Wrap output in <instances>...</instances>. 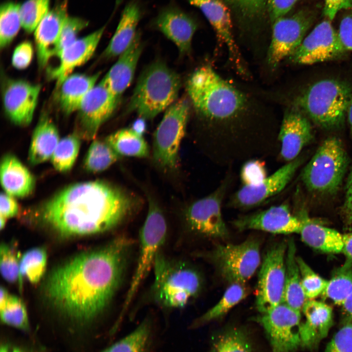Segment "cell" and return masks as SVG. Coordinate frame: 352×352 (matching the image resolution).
<instances>
[{
	"label": "cell",
	"mask_w": 352,
	"mask_h": 352,
	"mask_svg": "<svg viewBox=\"0 0 352 352\" xmlns=\"http://www.w3.org/2000/svg\"><path fill=\"white\" fill-rule=\"evenodd\" d=\"M133 244L132 239L120 236L56 268L45 287L51 305L80 323L102 315L121 285Z\"/></svg>",
	"instance_id": "obj_1"
},
{
	"label": "cell",
	"mask_w": 352,
	"mask_h": 352,
	"mask_svg": "<svg viewBox=\"0 0 352 352\" xmlns=\"http://www.w3.org/2000/svg\"><path fill=\"white\" fill-rule=\"evenodd\" d=\"M186 88L195 110L215 127L211 154L216 161L249 159L270 149V141L250 125L254 109L250 98L212 66L196 69L188 78Z\"/></svg>",
	"instance_id": "obj_2"
},
{
	"label": "cell",
	"mask_w": 352,
	"mask_h": 352,
	"mask_svg": "<svg viewBox=\"0 0 352 352\" xmlns=\"http://www.w3.org/2000/svg\"><path fill=\"white\" fill-rule=\"evenodd\" d=\"M140 203L132 193L97 180L66 187L45 202L40 213L44 222L60 234L91 235L117 227Z\"/></svg>",
	"instance_id": "obj_3"
},
{
	"label": "cell",
	"mask_w": 352,
	"mask_h": 352,
	"mask_svg": "<svg viewBox=\"0 0 352 352\" xmlns=\"http://www.w3.org/2000/svg\"><path fill=\"white\" fill-rule=\"evenodd\" d=\"M352 95L349 83L324 79L302 91L296 98L295 106L319 127L332 130L344 125Z\"/></svg>",
	"instance_id": "obj_4"
},
{
	"label": "cell",
	"mask_w": 352,
	"mask_h": 352,
	"mask_svg": "<svg viewBox=\"0 0 352 352\" xmlns=\"http://www.w3.org/2000/svg\"><path fill=\"white\" fill-rule=\"evenodd\" d=\"M181 87L180 75L160 61L147 66L140 75L127 106L140 118L150 120L175 103Z\"/></svg>",
	"instance_id": "obj_5"
},
{
	"label": "cell",
	"mask_w": 352,
	"mask_h": 352,
	"mask_svg": "<svg viewBox=\"0 0 352 352\" xmlns=\"http://www.w3.org/2000/svg\"><path fill=\"white\" fill-rule=\"evenodd\" d=\"M153 268L151 295L160 307L165 309L183 308L199 293L201 277L184 262L169 259L160 252Z\"/></svg>",
	"instance_id": "obj_6"
},
{
	"label": "cell",
	"mask_w": 352,
	"mask_h": 352,
	"mask_svg": "<svg viewBox=\"0 0 352 352\" xmlns=\"http://www.w3.org/2000/svg\"><path fill=\"white\" fill-rule=\"evenodd\" d=\"M148 210L139 232V249L135 269L125 300L118 315L121 324L139 288L154 264L167 236V225L164 214L156 200L147 195Z\"/></svg>",
	"instance_id": "obj_7"
},
{
	"label": "cell",
	"mask_w": 352,
	"mask_h": 352,
	"mask_svg": "<svg viewBox=\"0 0 352 352\" xmlns=\"http://www.w3.org/2000/svg\"><path fill=\"white\" fill-rule=\"evenodd\" d=\"M349 161L342 141L335 136L328 137L304 168L302 180L312 192L332 194L342 184Z\"/></svg>",
	"instance_id": "obj_8"
},
{
	"label": "cell",
	"mask_w": 352,
	"mask_h": 352,
	"mask_svg": "<svg viewBox=\"0 0 352 352\" xmlns=\"http://www.w3.org/2000/svg\"><path fill=\"white\" fill-rule=\"evenodd\" d=\"M190 101L178 99L168 108L153 136V157L162 170L175 171L179 166V153L190 116Z\"/></svg>",
	"instance_id": "obj_9"
},
{
	"label": "cell",
	"mask_w": 352,
	"mask_h": 352,
	"mask_svg": "<svg viewBox=\"0 0 352 352\" xmlns=\"http://www.w3.org/2000/svg\"><path fill=\"white\" fill-rule=\"evenodd\" d=\"M207 256L224 281L244 284L260 265V243L248 239L239 244H219Z\"/></svg>",
	"instance_id": "obj_10"
},
{
	"label": "cell",
	"mask_w": 352,
	"mask_h": 352,
	"mask_svg": "<svg viewBox=\"0 0 352 352\" xmlns=\"http://www.w3.org/2000/svg\"><path fill=\"white\" fill-rule=\"evenodd\" d=\"M287 242L274 243L267 250L260 270L256 306L266 312L283 302Z\"/></svg>",
	"instance_id": "obj_11"
},
{
	"label": "cell",
	"mask_w": 352,
	"mask_h": 352,
	"mask_svg": "<svg viewBox=\"0 0 352 352\" xmlns=\"http://www.w3.org/2000/svg\"><path fill=\"white\" fill-rule=\"evenodd\" d=\"M229 181L227 178L213 192L194 201L185 209V221L191 232L212 238L226 239L228 237L221 205Z\"/></svg>",
	"instance_id": "obj_12"
},
{
	"label": "cell",
	"mask_w": 352,
	"mask_h": 352,
	"mask_svg": "<svg viewBox=\"0 0 352 352\" xmlns=\"http://www.w3.org/2000/svg\"><path fill=\"white\" fill-rule=\"evenodd\" d=\"M252 321L263 329L273 352H294L301 346V312L283 302Z\"/></svg>",
	"instance_id": "obj_13"
},
{
	"label": "cell",
	"mask_w": 352,
	"mask_h": 352,
	"mask_svg": "<svg viewBox=\"0 0 352 352\" xmlns=\"http://www.w3.org/2000/svg\"><path fill=\"white\" fill-rule=\"evenodd\" d=\"M314 17L312 12L303 9L292 15L279 18L271 23V38L267 57L271 67H276L295 52L312 25Z\"/></svg>",
	"instance_id": "obj_14"
},
{
	"label": "cell",
	"mask_w": 352,
	"mask_h": 352,
	"mask_svg": "<svg viewBox=\"0 0 352 352\" xmlns=\"http://www.w3.org/2000/svg\"><path fill=\"white\" fill-rule=\"evenodd\" d=\"M347 51L327 19L314 27L289 58L294 63L308 65L340 58Z\"/></svg>",
	"instance_id": "obj_15"
},
{
	"label": "cell",
	"mask_w": 352,
	"mask_h": 352,
	"mask_svg": "<svg viewBox=\"0 0 352 352\" xmlns=\"http://www.w3.org/2000/svg\"><path fill=\"white\" fill-rule=\"evenodd\" d=\"M119 101L101 81L88 93L77 111L75 133L84 139H94L101 126L113 114Z\"/></svg>",
	"instance_id": "obj_16"
},
{
	"label": "cell",
	"mask_w": 352,
	"mask_h": 352,
	"mask_svg": "<svg viewBox=\"0 0 352 352\" xmlns=\"http://www.w3.org/2000/svg\"><path fill=\"white\" fill-rule=\"evenodd\" d=\"M303 160L297 157L288 162L262 182L255 185L243 186L230 198L228 206L249 209L281 192L289 183Z\"/></svg>",
	"instance_id": "obj_17"
},
{
	"label": "cell",
	"mask_w": 352,
	"mask_h": 352,
	"mask_svg": "<svg viewBox=\"0 0 352 352\" xmlns=\"http://www.w3.org/2000/svg\"><path fill=\"white\" fill-rule=\"evenodd\" d=\"M150 25L174 43L180 55L191 52L198 23L193 16L176 4L171 3L161 8Z\"/></svg>",
	"instance_id": "obj_18"
},
{
	"label": "cell",
	"mask_w": 352,
	"mask_h": 352,
	"mask_svg": "<svg viewBox=\"0 0 352 352\" xmlns=\"http://www.w3.org/2000/svg\"><path fill=\"white\" fill-rule=\"evenodd\" d=\"M41 86L22 80H7L2 90L5 112L16 125L27 126L31 122Z\"/></svg>",
	"instance_id": "obj_19"
},
{
	"label": "cell",
	"mask_w": 352,
	"mask_h": 352,
	"mask_svg": "<svg viewBox=\"0 0 352 352\" xmlns=\"http://www.w3.org/2000/svg\"><path fill=\"white\" fill-rule=\"evenodd\" d=\"M233 224L240 231L255 230L277 234L299 233L302 225L300 219L291 214L286 204L241 216L233 221Z\"/></svg>",
	"instance_id": "obj_20"
},
{
	"label": "cell",
	"mask_w": 352,
	"mask_h": 352,
	"mask_svg": "<svg viewBox=\"0 0 352 352\" xmlns=\"http://www.w3.org/2000/svg\"><path fill=\"white\" fill-rule=\"evenodd\" d=\"M198 8L214 28L220 43L227 48L230 58L239 73L245 74L241 54L235 41L230 12L227 5L220 0H188Z\"/></svg>",
	"instance_id": "obj_21"
},
{
	"label": "cell",
	"mask_w": 352,
	"mask_h": 352,
	"mask_svg": "<svg viewBox=\"0 0 352 352\" xmlns=\"http://www.w3.org/2000/svg\"><path fill=\"white\" fill-rule=\"evenodd\" d=\"M277 137L282 159L287 162L294 160L313 138L310 120L296 108L288 110L283 117Z\"/></svg>",
	"instance_id": "obj_22"
},
{
	"label": "cell",
	"mask_w": 352,
	"mask_h": 352,
	"mask_svg": "<svg viewBox=\"0 0 352 352\" xmlns=\"http://www.w3.org/2000/svg\"><path fill=\"white\" fill-rule=\"evenodd\" d=\"M106 26L83 38L78 39L64 48L57 55L59 65L49 70L50 78L56 81L59 88L74 69L86 63L93 55L103 36Z\"/></svg>",
	"instance_id": "obj_23"
},
{
	"label": "cell",
	"mask_w": 352,
	"mask_h": 352,
	"mask_svg": "<svg viewBox=\"0 0 352 352\" xmlns=\"http://www.w3.org/2000/svg\"><path fill=\"white\" fill-rule=\"evenodd\" d=\"M67 0L58 3L42 19L34 30L38 64L44 67L55 56L61 32L67 15Z\"/></svg>",
	"instance_id": "obj_24"
},
{
	"label": "cell",
	"mask_w": 352,
	"mask_h": 352,
	"mask_svg": "<svg viewBox=\"0 0 352 352\" xmlns=\"http://www.w3.org/2000/svg\"><path fill=\"white\" fill-rule=\"evenodd\" d=\"M302 311L305 321L300 324L301 346L313 350L327 336L332 326V309L323 302L310 299L306 301Z\"/></svg>",
	"instance_id": "obj_25"
},
{
	"label": "cell",
	"mask_w": 352,
	"mask_h": 352,
	"mask_svg": "<svg viewBox=\"0 0 352 352\" xmlns=\"http://www.w3.org/2000/svg\"><path fill=\"white\" fill-rule=\"evenodd\" d=\"M143 49L139 32L130 46L118 57L101 82L110 92L120 99L130 86Z\"/></svg>",
	"instance_id": "obj_26"
},
{
	"label": "cell",
	"mask_w": 352,
	"mask_h": 352,
	"mask_svg": "<svg viewBox=\"0 0 352 352\" xmlns=\"http://www.w3.org/2000/svg\"><path fill=\"white\" fill-rule=\"evenodd\" d=\"M162 332L150 315L102 352H159Z\"/></svg>",
	"instance_id": "obj_27"
},
{
	"label": "cell",
	"mask_w": 352,
	"mask_h": 352,
	"mask_svg": "<svg viewBox=\"0 0 352 352\" xmlns=\"http://www.w3.org/2000/svg\"><path fill=\"white\" fill-rule=\"evenodd\" d=\"M206 352H258V345L249 327L230 324L212 333Z\"/></svg>",
	"instance_id": "obj_28"
},
{
	"label": "cell",
	"mask_w": 352,
	"mask_h": 352,
	"mask_svg": "<svg viewBox=\"0 0 352 352\" xmlns=\"http://www.w3.org/2000/svg\"><path fill=\"white\" fill-rule=\"evenodd\" d=\"M140 5L132 0L125 6L115 31L103 53L107 58L119 56L132 44L139 32L137 28L142 17Z\"/></svg>",
	"instance_id": "obj_29"
},
{
	"label": "cell",
	"mask_w": 352,
	"mask_h": 352,
	"mask_svg": "<svg viewBox=\"0 0 352 352\" xmlns=\"http://www.w3.org/2000/svg\"><path fill=\"white\" fill-rule=\"evenodd\" d=\"M0 173L1 184L7 194L23 198L32 192L35 185L34 177L15 155L7 154L4 156Z\"/></svg>",
	"instance_id": "obj_30"
},
{
	"label": "cell",
	"mask_w": 352,
	"mask_h": 352,
	"mask_svg": "<svg viewBox=\"0 0 352 352\" xmlns=\"http://www.w3.org/2000/svg\"><path fill=\"white\" fill-rule=\"evenodd\" d=\"M298 217L302 222L300 231L302 241L312 248L330 254L343 252V235L309 220L304 214Z\"/></svg>",
	"instance_id": "obj_31"
},
{
	"label": "cell",
	"mask_w": 352,
	"mask_h": 352,
	"mask_svg": "<svg viewBox=\"0 0 352 352\" xmlns=\"http://www.w3.org/2000/svg\"><path fill=\"white\" fill-rule=\"evenodd\" d=\"M100 76L73 74L69 75L59 87V103L63 111L70 114L78 111L88 93L96 85Z\"/></svg>",
	"instance_id": "obj_32"
},
{
	"label": "cell",
	"mask_w": 352,
	"mask_h": 352,
	"mask_svg": "<svg viewBox=\"0 0 352 352\" xmlns=\"http://www.w3.org/2000/svg\"><path fill=\"white\" fill-rule=\"evenodd\" d=\"M56 126L47 115H43L32 136L28 159L32 165H37L51 157L59 142Z\"/></svg>",
	"instance_id": "obj_33"
},
{
	"label": "cell",
	"mask_w": 352,
	"mask_h": 352,
	"mask_svg": "<svg viewBox=\"0 0 352 352\" xmlns=\"http://www.w3.org/2000/svg\"><path fill=\"white\" fill-rule=\"evenodd\" d=\"M287 245L283 302L293 309L301 312L307 299L302 287L294 240L292 238L289 239L287 241Z\"/></svg>",
	"instance_id": "obj_34"
},
{
	"label": "cell",
	"mask_w": 352,
	"mask_h": 352,
	"mask_svg": "<svg viewBox=\"0 0 352 352\" xmlns=\"http://www.w3.org/2000/svg\"><path fill=\"white\" fill-rule=\"evenodd\" d=\"M105 140L120 156L145 158L150 154L148 145L143 136L131 128L118 130Z\"/></svg>",
	"instance_id": "obj_35"
},
{
	"label": "cell",
	"mask_w": 352,
	"mask_h": 352,
	"mask_svg": "<svg viewBox=\"0 0 352 352\" xmlns=\"http://www.w3.org/2000/svg\"><path fill=\"white\" fill-rule=\"evenodd\" d=\"M247 290L244 284H230L219 301L210 309L196 318L190 325L191 330L197 329L223 317L245 298Z\"/></svg>",
	"instance_id": "obj_36"
},
{
	"label": "cell",
	"mask_w": 352,
	"mask_h": 352,
	"mask_svg": "<svg viewBox=\"0 0 352 352\" xmlns=\"http://www.w3.org/2000/svg\"><path fill=\"white\" fill-rule=\"evenodd\" d=\"M352 293V261L346 258L344 263L334 270L322 294L342 306Z\"/></svg>",
	"instance_id": "obj_37"
},
{
	"label": "cell",
	"mask_w": 352,
	"mask_h": 352,
	"mask_svg": "<svg viewBox=\"0 0 352 352\" xmlns=\"http://www.w3.org/2000/svg\"><path fill=\"white\" fill-rule=\"evenodd\" d=\"M120 157L105 140H94L87 152L84 165L88 172L99 173L109 168Z\"/></svg>",
	"instance_id": "obj_38"
},
{
	"label": "cell",
	"mask_w": 352,
	"mask_h": 352,
	"mask_svg": "<svg viewBox=\"0 0 352 352\" xmlns=\"http://www.w3.org/2000/svg\"><path fill=\"white\" fill-rule=\"evenodd\" d=\"M21 5L14 2H7L0 6V46L1 48L8 45L17 35L22 21Z\"/></svg>",
	"instance_id": "obj_39"
},
{
	"label": "cell",
	"mask_w": 352,
	"mask_h": 352,
	"mask_svg": "<svg viewBox=\"0 0 352 352\" xmlns=\"http://www.w3.org/2000/svg\"><path fill=\"white\" fill-rule=\"evenodd\" d=\"M80 138L75 132L60 140L51 157L56 170L65 172L72 167L79 151Z\"/></svg>",
	"instance_id": "obj_40"
},
{
	"label": "cell",
	"mask_w": 352,
	"mask_h": 352,
	"mask_svg": "<svg viewBox=\"0 0 352 352\" xmlns=\"http://www.w3.org/2000/svg\"><path fill=\"white\" fill-rule=\"evenodd\" d=\"M47 261V253L44 247H35L27 251L20 262L19 284L25 276L32 283H38L44 274Z\"/></svg>",
	"instance_id": "obj_41"
},
{
	"label": "cell",
	"mask_w": 352,
	"mask_h": 352,
	"mask_svg": "<svg viewBox=\"0 0 352 352\" xmlns=\"http://www.w3.org/2000/svg\"><path fill=\"white\" fill-rule=\"evenodd\" d=\"M0 310L1 320L5 324L23 330L28 328L26 308L19 298L9 295Z\"/></svg>",
	"instance_id": "obj_42"
},
{
	"label": "cell",
	"mask_w": 352,
	"mask_h": 352,
	"mask_svg": "<svg viewBox=\"0 0 352 352\" xmlns=\"http://www.w3.org/2000/svg\"><path fill=\"white\" fill-rule=\"evenodd\" d=\"M297 260L305 295L307 300L314 299L323 293L328 281L316 273L301 257H297Z\"/></svg>",
	"instance_id": "obj_43"
},
{
	"label": "cell",
	"mask_w": 352,
	"mask_h": 352,
	"mask_svg": "<svg viewBox=\"0 0 352 352\" xmlns=\"http://www.w3.org/2000/svg\"><path fill=\"white\" fill-rule=\"evenodd\" d=\"M50 0H27L21 5L22 26L28 33L34 31L48 12Z\"/></svg>",
	"instance_id": "obj_44"
},
{
	"label": "cell",
	"mask_w": 352,
	"mask_h": 352,
	"mask_svg": "<svg viewBox=\"0 0 352 352\" xmlns=\"http://www.w3.org/2000/svg\"><path fill=\"white\" fill-rule=\"evenodd\" d=\"M0 256V270L3 278L10 283L19 280L20 261L15 249L12 246L2 243Z\"/></svg>",
	"instance_id": "obj_45"
},
{
	"label": "cell",
	"mask_w": 352,
	"mask_h": 352,
	"mask_svg": "<svg viewBox=\"0 0 352 352\" xmlns=\"http://www.w3.org/2000/svg\"><path fill=\"white\" fill-rule=\"evenodd\" d=\"M240 176L243 186L258 184L268 176L265 162L258 158L246 160L241 168Z\"/></svg>",
	"instance_id": "obj_46"
},
{
	"label": "cell",
	"mask_w": 352,
	"mask_h": 352,
	"mask_svg": "<svg viewBox=\"0 0 352 352\" xmlns=\"http://www.w3.org/2000/svg\"><path fill=\"white\" fill-rule=\"evenodd\" d=\"M86 20L78 17H67L63 24L57 44L55 56L77 39L78 34L88 25Z\"/></svg>",
	"instance_id": "obj_47"
},
{
	"label": "cell",
	"mask_w": 352,
	"mask_h": 352,
	"mask_svg": "<svg viewBox=\"0 0 352 352\" xmlns=\"http://www.w3.org/2000/svg\"><path fill=\"white\" fill-rule=\"evenodd\" d=\"M241 17L247 20L258 17L267 8V0H223Z\"/></svg>",
	"instance_id": "obj_48"
},
{
	"label": "cell",
	"mask_w": 352,
	"mask_h": 352,
	"mask_svg": "<svg viewBox=\"0 0 352 352\" xmlns=\"http://www.w3.org/2000/svg\"><path fill=\"white\" fill-rule=\"evenodd\" d=\"M325 352H352V323H347L334 334Z\"/></svg>",
	"instance_id": "obj_49"
},
{
	"label": "cell",
	"mask_w": 352,
	"mask_h": 352,
	"mask_svg": "<svg viewBox=\"0 0 352 352\" xmlns=\"http://www.w3.org/2000/svg\"><path fill=\"white\" fill-rule=\"evenodd\" d=\"M33 56V48L29 41L19 44L14 50L12 57V64L18 69H24L31 63Z\"/></svg>",
	"instance_id": "obj_50"
},
{
	"label": "cell",
	"mask_w": 352,
	"mask_h": 352,
	"mask_svg": "<svg viewBox=\"0 0 352 352\" xmlns=\"http://www.w3.org/2000/svg\"><path fill=\"white\" fill-rule=\"evenodd\" d=\"M340 213L345 228L350 231L352 230V169L346 182L345 198Z\"/></svg>",
	"instance_id": "obj_51"
},
{
	"label": "cell",
	"mask_w": 352,
	"mask_h": 352,
	"mask_svg": "<svg viewBox=\"0 0 352 352\" xmlns=\"http://www.w3.org/2000/svg\"><path fill=\"white\" fill-rule=\"evenodd\" d=\"M298 0H267V9L271 23L286 16Z\"/></svg>",
	"instance_id": "obj_52"
},
{
	"label": "cell",
	"mask_w": 352,
	"mask_h": 352,
	"mask_svg": "<svg viewBox=\"0 0 352 352\" xmlns=\"http://www.w3.org/2000/svg\"><path fill=\"white\" fill-rule=\"evenodd\" d=\"M338 35L341 44L347 51H352V11L345 14L341 19Z\"/></svg>",
	"instance_id": "obj_53"
},
{
	"label": "cell",
	"mask_w": 352,
	"mask_h": 352,
	"mask_svg": "<svg viewBox=\"0 0 352 352\" xmlns=\"http://www.w3.org/2000/svg\"><path fill=\"white\" fill-rule=\"evenodd\" d=\"M323 13L331 21L337 13L343 9H352V0H324Z\"/></svg>",
	"instance_id": "obj_54"
},
{
	"label": "cell",
	"mask_w": 352,
	"mask_h": 352,
	"mask_svg": "<svg viewBox=\"0 0 352 352\" xmlns=\"http://www.w3.org/2000/svg\"><path fill=\"white\" fill-rule=\"evenodd\" d=\"M19 210L18 205L13 197L6 193H1L0 199V216L5 219L15 216Z\"/></svg>",
	"instance_id": "obj_55"
},
{
	"label": "cell",
	"mask_w": 352,
	"mask_h": 352,
	"mask_svg": "<svg viewBox=\"0 0 352 352\" xmlns=\"http://www.w3.org/2000/svg\"><path fill=\"white\" fill-rule=\"evenodd\" d=\"M343 242L342 253L352 261V230L343 235Z\"/></svg>",
	"instance_id": "obj_56"
},
{
	"label": "cell",
	"mask_w": 352,
	"mask_h": 352,
	"mask_svg": "<svg viewBox=\"0 0 352 352\" xmlns=\"http://www.w3.org/2000/svg\"><path fill=\"white\" fill-rule=\"evenodd\" d=\"M131 129L138 134L143 136L146 130L145 119L142 118L137 119L133 123Z\"/></svg>",
	"instance_id": "obj_57"
},
{
	"label": "cell",
	"mask_w": 352,
	"mask_h": 352,
	"mask_svg": "<svg viewBox=\"0 0 352 352\" xmlns=\"http://www.w3.org/2000/svg\"><path fill=\"white\" fill-rule=\"evenodd\" d=\"M342 309L346 315L352 319V293L342 305Z\"/></svg>",
	"instance_id": "obj_58"
},
{
	"label": "cell",
	"mask_w": 352,
	"mask_h": 352,
	"mask_svg": "<svg viewBox=\"0 0 352 352\" xmlns=\"http://www.w3.org/2000/svg\"><path fill=\"white\" fill-rule=\"evenodd\" d=\"M347 118L350 126V132L352 142V95L350 101L347 112Z\"/></svg>",
	"instance_id": "obj_59"
},
{
	"label": "cell",
	"mask_w": 352,
	"mask_h": 352,
	"mask_svg": "<svg viewBox=\"0 0 352 352\" xmlns=\"http://www.w3.org/2000/svg\"><path fill=\"white\" fill-rule=\"evenodd\" d=\"M0 352H22L20 350L15 347L3 346L1 347Z\"/></svg>",
	"instance_id": "obj_60"
},
{
	"label": "cell",
	"mask_w": 352,
	"mask_h": 352,
	"mask_svg": "<svg viewBox=\"0 0 352 352\" xmlns=\"http://www.w3.org/2000/svg\"><path fill=\"white\" fill-rule=\"evenodd\" d=\"M6 219H5L3 217L0 216V227L1 229H2L4 227V226L5 225V223H6Z\"/></svg>",
	"instance_id": "obj_61"
}]
</instances>
